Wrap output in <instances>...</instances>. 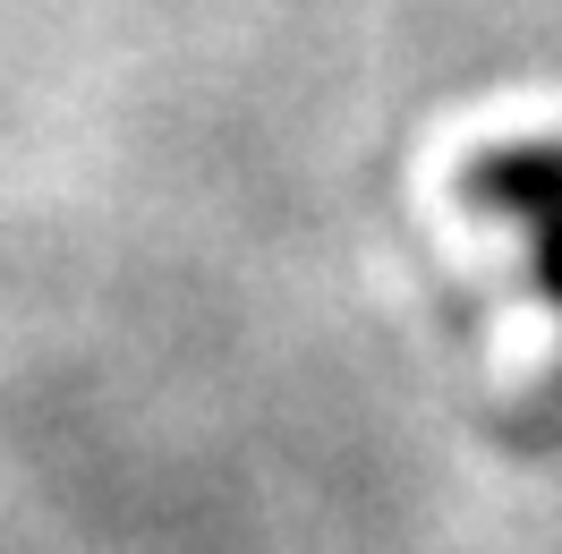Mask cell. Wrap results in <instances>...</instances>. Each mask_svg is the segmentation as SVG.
Listing matches in <instances>:
<instances>
[{"label":"cell","instance_id":"6da1fadb","mask_svg":"<svg viewBox=\"0 0 562 554\" xmlns=\"http://www.w3.org/2000/svg\"><path fill=\"white\" fill-rule=\"evenodd\" d=\"M469 206L528 222L537 256H546V290L562 299V145H528V154H486L469 171Z\"/></svg>","mask_w":562,"mask_h":554}]
</instances>
